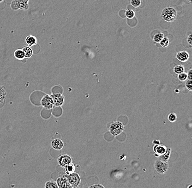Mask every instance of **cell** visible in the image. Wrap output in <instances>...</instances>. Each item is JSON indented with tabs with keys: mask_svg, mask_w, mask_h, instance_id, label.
<instances>
[{
	"mask_svg": "<svg viewBox=\"0 0 192 188\" xmlns=\"http://www.w3.org/2000/svg\"><path fill=\"white\" fill-rule=\"evenodd\" d=\"M188 2H189V3H190L192 2V0H187Z\"/></svg>",
	"mask_w": 192,
	"mask_h": 188,
	"instance_id": "34",
	"label": "cell"
},
{
	"mask_svg": "<svg viewBox=\"0 0 192 188\" xmlns=\"http://www.w3.org/2000/svg\"><path fill=\"white\" fill-rule=\"evenodd\" d=\"M125 127L122 122L119 121L113 122L111 124L109 130L111 134L113 136H117L122 133L124 130Z\"/></svg>",
	"mask_w": 192,
	"mask_h": 188,
	"instance_id": "2",
	"label": "cell"
},
{
	"mask_svg": "<svg viewBox=\"0 0 192 188\" xmlns=\"http://www.w3.org/2000/svg\"><path fill=\"white\" fill-rule=\"evenodd\" d=\"M135 12L134 10L132 9H128L125 10V17L129 19H132L133 18L135 17Z\"/></svg>",
	"mask_w": 192,
	"mask_h": 188,
	"instance_id": "22",
	"label": "cell"
},
{
	"mask_svg": "<svg viewBox=\"0 0 192 188\" xmlns=\"http://www.w3.org/2000/svg\"><path fill=\"white\" fill-rule=\"evenodd\" d=\"M176 92H177V93H178V92H179V91H178V90H176Z\"/></svg>",
	"mask_w": 192,
	"mask_h": 188,
	"instance_id": "35",
	"label": "cell"
},
{
	"mask_svg": "<svg viewBox=\"0 0 192 188\" xmlns=\"http://www.w3.org/2000/svg\"><path fill=\"white\" fill-rule=\"evenodd\" d=\"M187 78L188 79H191L192 80V69L189 70L188 74H187Z\"/></svg>",
	"mask_w": 192,
	"mask_h": 188,
	"instance_id": "31",
	"label": "cell"
},
{
	"mask_svg": "<svg viewBox=\"0 0 192 188\" xmlns=\"http://www.w3.org/2000/svg\"><path fill=\"white\" fill-rule=\"evenodd\" d=\"M53 105L55 106H61L64 102V96L60 93H56L50 96Z\"/></svg>",
	"mask_w": 192,
	"mask_h": 188,
	"instance_id": "5",
	"label": "cell"
},
{
	"mask_svg": "<svg viewBox=\"0 0 192 188\" xmlns=\"http://www.w3.org/2000/svg\"><path fill=\"white\" fill-rule=\"evenodd\" d=\"M22 49L23 50V52L25 53V57L29 58L32 56V50L29 47L25 46L23 47Z\"/></svg>",
	"mask_w": 192,
	"mask_h": 188,
	"instance_id": "17",
	"label": "cell"
},
{
	"mask_svg": "<svg viewBox=\"0 0 192 188\" xmlns=\"http://www.w3.org/2000/svg\"><path fill=\"white\" fill-rule=\"evenodd\" d=\"M11 8L14 10L19 9V4L18 0H14L11 3Z\"/></svg>",
	"mask_w": 192,
	"mask_h": 188,
	"instance_id": "27",
	"label": "cell"
},
{
	"mask_svg": "<svg viewBox=\"0 0 192 188\" xmlns=\"http://www.w3.org/2000/svg\"><path fill=\"white\" fill-rule=\"evenodd\" d=\"M170 154H171V149L170 148H167L166 152L159 157V159L163 162H168V161L169 160Z\"/></svg>",
	"mask_w": 192,
	"mask_h": 188,
	"instance_id": "12",
	"label": "cell"
},
{
	"mask_svg": "<svg viewBox=\"0 0 192 188\" xmlns=\"http://www.w3.org/2000/svg\"><path fill=\"white\" fill-rule=\"evenodd\" d=\"M6 92L5 88L0 85V103H2L5 100Z\"/></svg>",
	"mask_w": 192,
	"mask_h": 188,
	"instance_id": "19",
	"label": "cell"
},
{
	"mask_svg": "<svg viewBox=\"0 0 192 188\" xmlns=\"http://www.w3.org/2000/svg\"><path fill=\"white\" fill-rule=\"evenodd\" d=\"M154 168L157 174L163 175L168 170L169 164L168 162H163L159 159H158L154 163Z\"/></svg>",
	"mask_w": 192,
	"mask_h": 188,
	"instance_id": "3",
	"label": "cell"
},
{
	"mask_svg": "<svg viewBox=\"0 0 192 188\" xmlns=\"http://www.w3.org/2000/svg\"><path fill=\"white\" fill-rule=\"evenodd\" d=\"M2 1H3V0H0V2H2Z\"/></svg>",
	"mask_w": 192,
	"mask_h": 188,
	"instance_id": "36",
	"label": "cell"
},
{
	"mask_svg": "<svg viewBox=\"0 0 192 188\" xmlns=\"http://www.w3.org/2000/svg\"><path fill=\"white\" fill-rule=\"evenodd\" d=\"M176 58L181 62H186L189 59V53H188V52L185 51H180L176 54Z\"/></svg>",
	"mask_w": 192,
	"mask_h": 188,
	"instance_id": "10",
	"label": "cell"
},
{
	"mask_svg": "<svg viewBox=\"0 0 192 188\" xmlns=\"http://www.w3.org/2000/svg\"><path fill=\"white\" fill-rule=\"evenodd\" d=\"M76 166H78V165H75L72 163L66 166L64 168L66 172V175H70L74 173L76 170Z\"/></svg>",
	"mask_w": 192,
	"mask_h": 188,
	"instance_id": "13",
	"label": "cell"
},
{
	"mask_svg": "<svg viewBox=\"0 0 192 188\" xmlns=\"http://www.w3.org/2000/svg\"><path fill=\"white\" fill-rule=\"evenodd\" d=\"M15 57L18 59H23L25 58V53L23 49H18L14 52Z\"/></svg>",
	"mask_w": 192,
	"mask_h": 188,
	"instance_id": "18",
	"label": "cell"
},
{
	"mask_svg": "<svg viewBox=\"0 0 192 188\" xmlns=\"http://www.w3.org/2000/svg\"><path fill=\"white\" fill-rule=\"evenodd\" d=\"M56 183L58 185V188H75L70 184L64 175L59 177L57 180Z\"/></svg>",
	"mask_w": 192,
	"mask_h": 188,
	"instance_id": "7",
	"label": "cell"
},
{
	"mask_svg": "<svg viewBox=\"0 0 192 188\" xmlns=\"http://www.w3.org/2000/svg\"><path fill=\"white\" fill-rule=\"evenodd\" d=\"M41 104L45 108L50 109L53 107L52 100L50 96L45 95L41 100Z\"/></svg>",
	"mask_w": 192,
	"mask_h": 188,
	"instance_id": "9",
	"label": "cell"
},
{
	"mask_svg": "<svg viewBox=\"0 0 192 188\" xmlns=\"http://www.w3.org/2000/svg\"><path fill=\"white\" fill-rule=\"evenodd\" d=\"M168 120L171 122H174L177 120V115L174 113H170L168 115Z\"/></svg>",
	"mask_w": 192,
	"mask_h": 188,
	"instance_id": "26",
	"label": "cell"
},
{
	"mask_svg": "<svg viewBox=\"0 0 192 188\" xmlns=\"http://www.w3.org/2000/svg\"><path fill=\"white\" fill-rule=\"evenodd\" d=\"M57 162L58 165L62 168H64L66 166L72 163V158L68 154H63L58 157Z\"/></svg>",
	"mask_w": 192,
	"mask_h": 188,
	"instance_id": "6",
	"label": "cell"
},
{
	"mask_svg": "<svg viewBox=\"0 0 192 188\" xmlns=\"http://www.w3.org/2000/svg\"><path fill=\"white\" fill-rule=\"evenodd\" d=\"M187 40L188 43L189 44L190 46H192V34H190L187 37Z\"/></svg>",
	"mask_w": 192,
	"mask_h": 188,
	"instance_id": "30",
	"label": "cell"
},
{
	"mask_svg": "<svg viewBox=\"0 0 192 188\" xmlns=\"http://www.w3.org/2000/svg\"><path fill=\"white\" fill-rule=\"evenodd\" d=\"M45 188H58V187L56 182L53 181H50L45 183Z\"/></svg>",
	"mask_w": 192,
	"mask_h": 188,
	"instance_id": "20",
	"label": "cell"
},
{
	"mask_svg": "<svg viewBox=\"0 0 192 188\" xmlns=\"http://www.w3.org/2000/svg\"><path fill=\"white\" fill-rule=\"evenodd\" d=\"M185 86L186 87L187 89L188 90L192 91V80L191 79H188V81L186 82Z\"/></svg>",
	"mask_w": 192,
	"mask_h": 188,
	"instance_id": "28",
	"label": "cell"
},
{
	"mask_svg": "<svg viewBox=\"0 0 192 188\" xmlns=\"http://www.w3.org/2000/svg\"><path fill=\"white\" fill-rule=\"evenodd\" d=\"M187 188H192V184H190V185L187 187Z\"/></svg>",
	"mask_w": 192,
	"mask_h": 188,
	"instance_id": "33",
	"label": "cell"
},
{
	"mask_svg": "<svg viewBox=\"0 0 192 188\" xmlns=\"http://www.w3.org/2000/svg\"><path fill=\"white\" fill-rule=\"evenodd\" d=\"M26 43L28 44L29 46H32L37 44V39L33 35H29L27 36L25 39Z\"/></svg>",
	"mask_w": 192,
	"mask_h": 188,
	"instance_id": "14",
	"label": "cell"
},
{
	"mask_svg": "<svg viewBox=\"0 0 192 188\" xmlns=\"http://www.w3.org/2000/svg\"><path fill=\"white\" fill-rule=\"evenodd\" d=\"M19 9H27L29 7V0H18Z\"/></svg>",
	"mask_w": 192,
	"mask_h": 188,
	"instance_id": "16",
	"label": "cell"
},
{
	"mask_svg": "<svg viewBox=\"0 0 192 188\" xmlns=\"http://www.w3.org/2000/svg\"><path fill=\"white\" fill-rule=\"evenodd\" d=\"M169 38L168 37H164L163 39L162 40L160 41V45L163 47H166L168 46V45H169Z\"/></svg>",
	"mask_w": 192,
	"mask_h": 188,
	"instance_id": "23",
	"label": "cell"
},
{
	"mask_svg": "<svg viewBox=\"0 0 192 188\" xmlns=\"http://www.w3.org/2000/svg\"><path fill=\"white\" fill-rule=\"evenodd\" d=\"M164 37V35L163 33L158 32V33H157L154 34L153 37V40L155 43H159L160 41L163 39Z\"/></svg>",
	"mask_w": 192,
	"mask_h": 188,
	"instance_id": "15",
	"label": "cell"
},
{
	"mask_svg": "<svg viewBox=\"0 0 192 188\" xmlns=\"http://www.w3.org/2000/svg\"><path fill=\"white\" fill-rule=\"evenodd\" d=\"M153 144L154 145H158V144H160V141L158 140H154L153 141Z\"/></svg>",
	"mask_w": 192,
	"mask_h": 188,
	"instance_id": "32",
	"label": "cell"
},
{
	"mask_svg": "<svg viewBox=\"0 0 192 188\" xmlns=\"http://www.w3.org/2000/svg\"><path fill=\"white\" fill-rule=\"evenodd\" d=\"M178 79L181 81H185L187 79V73L183 72L178 75Z\"/></svg>",
	"mask_w": 192,
	"mask_h": 188,
	"instance_id": "25",
	"label": "cell"
},
{
	"mask_svg": "<svg viewBox=\"0 0 192 188\" xmlns=\"http://www.w3.org/2000/svg\"><path fill=\"white\" fill-rule=\"evenodd\" d=\"M70 185L75 188H78L81 182V178L78 174L74 172L73 174L64 175Z\"/></svg>",
	"mask_w": 192,
	"mask_h": 188,
	"instance_id": "4",
	"label": "cell"
},
{
	"mask_svg": "<svg viewBox=\"0 0 192 188\" xmlns=\"http://www.w3.org/2000/svg\"><path fill=\"white\" fill-rule=\"evenodd\" d=\"M174 71L176 74H180L181 73L184 72V67L181 65H177L174 68Z\"/></svg>",
	"mask_w": 192,
	"mask_h": 188,
	"instance_id": "21",
	"label": "cell"
},
{
	"mask_svg": "<svg viewBox=\"0 0 192 188\" xmlns=\"http://www.w3.org/2000/svg\"><path fill=\"white\" fill-rule=\"evenodd\" d=\"M141 0H131V6L134 8H138L141 5Z\"/></svg>",
	"mask_w": 192,
	"mask_h": 188,
	"instance_id": "24",
	"label": "cell"
},
{
	"mask_svg": "<svg viewBox=\"0 0 192 188\" xmlns=\"http://www.w3.org/2000/svg\"><path fill=\"white\" fill-rule=\"evenodd\" d=\"M166 149H167V148L165 145L160 144H158V145H154L153 148L154 155L157 157H159L161 155L164 154L166 151Z\"/></svg>",
	"mask_w": 192,
	"mask_h": 188,
	"instance_id": "8",
	"label": "cell"
},
{
	"mask_svg": "<svg viewBox=\"0 0 192 188\" xmlns=\"http://www.w3.org/2000/svg\"><path fill=\"white\" fill-rule=\"evenodd\" d=\"M88 188H105V187L101 184H94L90 185Z\"/></svg>",
	"mask_w": 192,
	"mask_h": 188,
	"instance_id": "29",
	"label": "cell"
},
{
	"mask_svg": "<svg viewBox=\"0 0 192 188\" xmlns=\"http://www.w3.org/2000/svg\"><path fill=\"white\" fill-rule=\"evenodd\" d=\"M178 16L176 10L172 7H166L161 12V17L168 22H172L176 20Z\"/></svg>",
	"mask_w": 192,
	"mask_h": 188,
	"instance_id": "1",
	"label": "cell"
},
{
	"mask_svg": "<svg viewBox=\"0 0 192 188\" xmlns=\"http://www.w3.org/2000/svg\"><path fill=\"white\" fill-rule=\"evenodd\" d=\"M51 146L56 150H61L63 148V142L61 139H55L52 140L51 142Z\"/></svg>",
	"mask_w": 192,
	"mask_h": 188,
	"instance_id": "11",
	"label": "cell"
}]
</instances>
